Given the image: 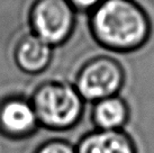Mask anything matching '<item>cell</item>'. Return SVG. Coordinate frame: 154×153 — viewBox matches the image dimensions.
<instances>
[{
	"label": "cell",
	"mask_w": 154,
	"mask_h": 153,
	"mask_svg": "<svg viewBox=\"0 0 154 153\" xmlns=\"http://www.w3.org/2000/svg\"><path fill=\"white\" fill-rule=\"evenodd\" d=\"M75 11H87L91 13L103 2V0H69Z\"/></svg>",
	"instance_id": "obj_10"
},
{
	"label": "cell",
	"mask_w": 154,
	"mask_h": 153,
	"mask_svg": "<svg viewBox=\"0 0 154 153\" xmlns=\"http://www.w3.org/2000/svg\"><path fill=\"white\" fill-rule=\"evenodd\" d=\"M30 33L53 48L68 42L77 25V11L69 0H34L28 13Z\"/></svg>",
	"instance_id": "obj_3"
},
{
	"label": "cell",
	"mask_w": 154,
	"mask_h": 153,
	"mask_svg": "<svg viewBox=\"0 0 154 153\" xmlns=\"http://www.w3.org/2000/svg\"><path fill=\"white\" fill-rule=\"evenodd\" d=\"M33 153H77L75 144L63 139H50L44 141Z\"/></svg>",
	"instance_id": "obj_9"
},
{
	"label": "cell",
	"mask_w": 154,
	"mask_h": 153,
	"mask_svg": "<svg viewBox=\"0 0 154 153\" xmlns=\"http://www.w3.org/2000/svg\"><path fill=\"white\" fill-rule=\"evenodd\" d=\"M53 47L34 34H26L17 42L14 50V60L17 68L30 76L46 71L53 60Z\"/></svg>",
	"instance_id": "obj_6"
},
{
	"label": "cell",
	"mask_w": 154,
	"mask_h": 153,
	"mask_svg": "<svg viewBox=\"0 0 154 153\" xmlns=\"http://www.w3.org/2000/svg\"><path fill=\"white\" fill-rule=\"evenodd\" d=\"M38 119L29 98L9 95L0 99V135L10 141L30 139L38 131Z\"/></svg>",
	"instance_id": "obj_5"
},
{
	"label": "cell",
	"mask_w": 154,
	"mask_h": 153,
	"mask_svg": "<svg viewBox=\"0 0 154 153\" xmlns=\"http://www.w3.org/2000/svg\"><path fill=\"white\" fill-rule=\"evenodd\" d=\"M75 149L77 153H140L137 143L125 130L90 131L79 139Z\"/></svg>",
	"instance_id": "obj_7"
},
{
	"label": "cell",
	"mask_w": 154,
	"mask_h": 153,
	"mask_svg": "<svg viewBox=\"0 0 154 153\" xmlns=\"http://www.w3.org/2000/svg\"><path fill=\"white\" fill-rule=\"evenodd\" d=\"M39 127L51 132H66L77 127L85 114L86 101L73 83L47 80L30 95Z\"/></svg>",
	"instance_id": "obj_2"
},
{
	"label": "cell",
	"mask_w": 154,
	"mask_h": 153,
	"mask_svg": "<svg viewBox=\"0 0 154 153\" xmlns=\"http://www.w3.org/2000/svg\"><path fill=\"white\" fill-rule=\"evenodd\" d=\"M126 81V72L118 60L98 55L79 69L73 85L85 101L96 102L119 95Z\"/></svg>",
	"instance_id": "obj_4"
},
{
	"label": "cell",
	"mask_w": 154,
	"mask_h": 153,
	"mask_svg": "<svg viewBox=\"0 0 154 153\" xmlns=\"http://www.w3.org/2000/svg\"><path fill=\"white\" fill-rule=\"evenodd\" d=\"M89 30L96 43L115 53H132L145 46L152 21L135 0H103L90 13Z\"/></svg>",
	"instance_id": "obj_1"
},
{
	"label": "cell",
	"mask_w": 154,
	"mask_h": 153,
	"mask_svg": "<svg viewBox=\"0 0 154 153\" xmlns=\"http://www.w3.org/2000/svg\"><path fill=\"white\" fill-rule=\"evenodd\" d=\"M90 118L94 130L123 131L131 119V107L119 95L105 98L92 104Z\"/></svg>",
	"instance_id": "obj_8"
}]
</instances>
